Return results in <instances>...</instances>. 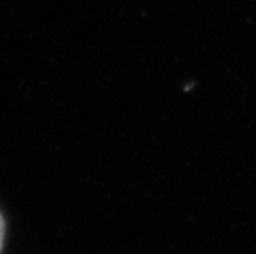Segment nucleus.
<instances>
[{
	"label": "nucleus",
	"mask_w": 256,
	"mask_h": 254,
	"mask_svg": "<svg viewBox=\"0 0 256 254\" xmlns=\"http://www.w3.org/2000/svg\"><path fill=\"white\" fill-rule=\"evenodd\" d=\"M4 236H5V221L0 215V253H2V246H4Z\"/></svg>",
	"instance_id": "obj_1"
}]
</instances>
